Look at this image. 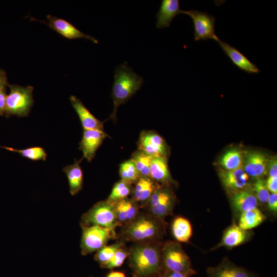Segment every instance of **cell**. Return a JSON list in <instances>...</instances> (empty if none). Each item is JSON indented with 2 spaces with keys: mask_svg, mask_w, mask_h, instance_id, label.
<instances>
[{
  "mask_svg": "<svg viewBox=\"0 0 277 277\" xmlns=\"http://www.w3.org/2000/svg\"><path fill=\"white\" fill-rule=\"evenodd\" d=\"M161 242L134 243L128 249V264L134 277H153L162 272Z\"/></svg>",
  "mask_w": 277,
  "mask_h": 277,
  "instance_id": "cell-1",
  "label": "cell"
},
{
  "mask_svg": "<svg viewBox=\"0 0 277 277\" xmlns=\"http://www.w3.org/2000/svg\"><path fill=\"white\" fill-rule=\"evenodd\" d=\"M166 227L165 221L146 212H140L133 221L122 227L117 236L125 242L134 243L160 242L165 233Z\"/></svg>",
  "mask_w": 277,
  "mask_h": 277,
  "instance_id": "cell-2",
  "label": "cell"
},
{
  "mask_svg": "<svg viewBox=\"0 0 277 277\" xmlns=\"http://www.w3.org/2000/svg\"><path fill=\"white\" fill-rule=\"evenodd\" d=\"M144 84V79L137 74L125 62L116 68L114 73V81L111 92L113 108L108 119L116 121L117 112L119 106L125 104Z\"/></svg>",
  "mask_w": 277,
  "mask_h": 277,
  "instance_id": "cell-3",
  "label": "cell"
},
{
  "mask_svg": "<svg viewBox=\"0 0 277 277\" xmlns=\"http://www.w3.org/2000/svg\"><path fill=\"white\" fill-rule=\"evenodd\" d=\"M161 251L162 272H179L189 277L197 273L180 243L167 241L162 244Z\"/></svg>",
  "mask_w": 277,
  "mask_h": 277,
  "instance_id": "cell-4",
  "label": "cell"
},
{
  "mask_svg": "<svg viewBox=\"0 0 277 277\" xmlns=\"http://www.w3.org/2000/svg\"><path fill=\"white\" fill-rule=\"evenodd\" d=\"M10 92L6 100L5 114L6 117L14 115L19 117L27 116L30 112L34 103L33 87H22L17 85H8Z\"/></svg>",
  "mask_w": 277,
  "mask_h": 277,
  "instance_id": "cell-5",
  "label": "cell"
},
{
  "mask_svg": "<svg viewBox=\"0 0 277 277\" xmlns=\"http://www.w3.org/2000/svg\"><path fill=\"white\" fill-rule=\"evenodd\" d=\"M82 228L97 226L115 230L117 226L113 203L108 199L94 204L82 216Z\"/></svg>",
  "mask_w": 277,
  "mask_h": 277,
  "instance_id": "cell-6",
  "label": "cell"
},
{
  "mask_svg": "<svg viewBox=\"0 0 277 277\" xmlns=\"http://www.w3.org/2000/svg\"><path fill=\"white\" fill-rule=\"evenodd\" d=\"M175 204V196L170 186L159 184L143 207L146 212L162 221L171 215Z\"/></svg>",
  "mask_w": 277,
  "mask_h": 277,
  "instance_id": "cell-7",
  "label": "cell"
},
{
  "mask_svg": "<svg viewBox=\"0 0 277 277\" xmlns=\"http://www.w3.org/2000/svg\"><path fill=\"white\" fill-rule=\"evenodd\" d=\"M82 228L80 247L84 255L96 252L106 245L109 241L118 239L115 231L108 228L97 226Z\"/></svg>",
  "mask_w": 277,
  "mask_h": 277,
  "instance_id": "cell-8",
  "label": "cell"
},
{
  "mask_svg": "<svg viewBox=\"0 0 277 277\" xmlns=\"http://www.w3.org/2000/svg\"><path fill=\"white\" fill-rule=\"evenodd\" d=\"M181 14L190 16L194 26V40L205 41L213 39L216 42L219 39L215 32V17L206 11L196 10H182Z\"/></svg>",
  "mask_w": 277,
  "mask_h": 277,
  "instance_id": "cell-9",
  "label": "cell"
},
{
  "mask_svg": "<svg viewBox=\"0 0 277 277\" xmlns=\"http://www.w3.org/2000/svg\"><path fill=\"white\" fill-rule=\"evenodd\" d=\"M137 149L152 157H167L169 151L164 139L157 132L152 130L141 132L137 142Z\"/></svg>",
  "mask_w": 277,
  "mask_h": 277,
  "instance_id": "cell-10",
  "label": "cell"
},
{
  "mask_svg": "<svg viewBox=\"0 0 277 277\" xmlns=\"http://www.w3.org/2000/svg\"><path fill=\"white\" fill-rule=\"evenodd\" d=\"M268 159L262 152L251 151L244 155L243 168L249 177L256 180L268 173Z\"/></svg>",
  "mask_w": 277,
  "mask_h": 277,
  "instance_id": "cell-11",
  "label": "cell"
},
{
  "mask_svg": "<svg viewBox=\"0 0 277 277\" xmlns=\"http://www.w3.org/2000/svg\"><path fill=\"white\" fill-rule=\"evenodd\" d=\"M107 137L109 136L104 130H84L83 137L79 144V149L83 152V158L91 162Z\"/></svg>",
  "mask_w": 277,
  "mask_h": 277,
  "instance_id": "cell-12",
  "label": "cell"
},
{
  "mask_svg": "<svg viewBox=\"0 0 277 277\" xmlns=\"http://www.w3.org/2000/svg\"><path fill=\"white\" fill-rule=\"evenodd\" d=\"M219 175L222 185L229 194L242 190L250 185L249 177L243 167L230 171L222 169Z\"/></svg>",
  "mask_w": 277,
  "mask_h": 277,
  "instance_id": "cell-13",
  "label": "cell"
},
{
  "mask_svg": "<svg viewBox=\"0 0 277 277\" xmlns=\"http://www.w3.org/2000/svg\"><path fill=\"white\" fill-rule=\"evenodd\" d=\"M206 271L208 277H256L253 272L226 258L217 265L208 267Z\"/></svg>",
  "mask_w": 277,
  "mask_h": 277,
  "instance_id": "cell-14",
  "label": "cell"
},
{
  "mask_svg": "<svg viewBox=\"0 0 277 277\" xmlns=\"http://www.w3.org/2000/svg\"><path fill=\"white\" fill-rule=\"evenodd\" d=\"M117 226L123 227L133 221L140 212L139 205L132 198L112 202Z\"/></svg>",
  "mask_w": 277,
  "mask_h": 277,
  "instance_id": "cell-15",
  "label": "cell"
},
{
  "mask_svg": "<svg viewBox=\"0 0 277 277\" xmlns=\"http://www.w3.org/2000/svg\"><path fill=\"white\" fill-rule=\"evenodd\" d=\"M47 17L48 19L47 25L65 37L69 39L85 38L91 41L95 44L98 43V41L96 38L81 32L69 22L50 15H48Z\"/></svg>",
  "mask_w": 277,
  "mask_h": 277,
  "instance_id": "cell-16",
  "label": "cell"
},
{
  "mask_svg": "<svg viewBox=\"0 0 277 277\" xmlns=\"http://www.w3.org/2000/svg\"><path fill=\"white\" fill-rule=\"evenodd\" d=\"M216 42L232 63L240 70L249 74H257L260 72L257 66L236 48L220 39Z\"/></svg>",
  "mask_w": 277,
  "mask_h": 277,
  "instance_id": "cell-17",
  "label": "cell"
},
{
  "mask_svg": "<svg viewBox=\"0 0 277 277\" xmlns=\"http://www.w3.org/2000/svg\"><path fill=\"white\" fill-rule=\"evenodd\" d=\"M231 205L235 213L239 215L245 211L258 208V201L251 187L230 193Z\"/></svg>",
  "mask_w": 277,
  "mask_h": 277,
  "instance_id": "cell-18",
  "label": "cell"
},
{
  "mask_svg": "<svg viewBox=\"0 0 277 277\" xmlns=\"http://www.w3.org/2000/svg\"><path fill=\"white\" fill-rule=\"evenodd\" d=\"M249 238L248 231L241 229L238 224L233 223L225 230L221 241L211 250L223 247L232 248L246 242Z\"/></svg>",
  "mask_w": 277,
  "mask_h": 277,
  "instance_id": "cell-19",
  "label": "cell"
},
{
  "mask_svg": "<svg viewBox=\"0 0 277 277\" xmlns=\"http://www.w3.org/2000/svg\"><path fill=\"white\" fill-rule=\"evenodd\" d=\"M70 101L78 115L84 130H104V122L94 116L78 98L71 95Z\"/></svg>",
  "mask_w": 277,
  "mask_h": 277,
  "instance_id": "cell-20",
  "label": "cell"
},
{
  "mask_svg": "<svg viewBox=\"0 0 277 277\" xmlns=\"http://www.w3.org/2000/svg\"><path fill=\"white\" fill-rule=\"evenodd\" d=\"M158 185L150 177H140L133 185L131 198L143 208Z\"/></svg>",
  "mask_w": 277,
  "mask_h": 277,
  "instance_id": "cell-21",
  "label": "cell"
},
{
  "mask_svg": "<svg viewBox=\"0 0 277 277\" xmlns=\"http://www.w3.org/2000/svg\"><path fill=\"white\" fill-rule=\"evenodd\" d=\"M179 0H162L160 9L157 13V28L169 27L173 18L181 14Z\"/></svg>",
  "mask_w": 277,
  "mask_h": 277,
  "instance_id": "cell-22",
  "label": "cell"
},
{
  "mask_svg": "<svg viewBox=\"0 0 277 277\" xmlns=\"http://www.w3.org/2000/svg\"><path fill=\"white\" fill-rule=\"evenodd\" d=\"M150 177L159 184L169 185L175 184L168 166L167 157H152L150 168Z\"/></svg>",
  "mask_w": 277,
  "mask_h": 277,
  "instance_id": "cell-23",
  "label": "cell"
},
{
  "mask_svg": "<svg viewBox=\"0 0 277 277\" xmlns=\"http://www.w3.org/2000/svg\"><path fill=\"white\" fill-rule=\"evenodd\" d=\"M63 170L68 179L70 194H76L82 190L83 185V173L80 162L75 159L73 164L65 166Z\"/></svg>",
  "mask_w": 277,
  "mask_h": 277,
  "instance_id": "cell-24",
  "label": "cell"
},
{
  "mask_svg": "<svg viewBox=\"0 0 277 277\" xmlns=\"http://www.w3.org/2000/svg\"><path fill=\"white\" fill-rule=\"evenodd\" d=\"M172 233L179 243H187L192 234V228L189 221L182 216L175 217L171 225Z\"/></svg>",
  "mask_w": 277,
  "mask_h": 277,
  "instance_id": "cell-25",
  "label": "cell"
},
{
  "mask_svg": "<svg viewBox=\"0 0 277 277\" xmlns=\"http://www.w3.org/2000/svg\"><path fill=\"white\" fill-rule=\"evenodd\" d=\"M266 219L264 214L256 208L241 213L238 225L241 229L248 231L259 226Z\"/></svg>",
  "mask_w": 277,
  "mask_h": 277,
  "instance_id": "cell-26",
  "label": "cell"
},
{
  "mask_svg": "<svg viewBox=\"0 0 277 277\" xmlns=\"http://www.w3.org/2000/svg\"><path fill=\"white\" fill-rule=\"evenodd\" d=\"M244 154L238 149H230L221 157L220 163L223 169L230 171L243 167Z\"/></svg>",
  "mask_w": 277,
  "mask_h": 277,
  "instance_id": "cell-27",
  "label": "cell"
},
{
  "mask_svg": "<svg viewBox=\"0 0 277 277\" xmlns=\"http://www.w3.org/2000/svg\"><path fill=\"white\" fill-rule=\"evenodd\" d=\"M152 157L145 152L136 150L132 155L133 161L140 177H150V168Z\"/></svg>",
  "mask_w": 277,
  "mask_h": 277,
  "instance_id": "cell-28",
  "label": "cell"
},
{
  "mask_svg": "<svg viewBox=\"0 0 277 277\" xmlns=\"http://www.w3.org/2000/svg\"><path fill=\"white\" fill-rule=\"evenodd\" d=\"M125 241L118 239L114 243L105 245L97 251L94 255V259L100 266L106 264L114 255L115 252L122 247L125 246Z\"/></svg>",
  "mask_w": 277,
  "mask_h": 277,
  "instance_id": "cell-29",
  "label": "cell"
},
{
  "mask_svg": "<svg viewBox=\"0 0 277 277\" xmlns=\"http://www.w3.org/2000/svg\"><path fill=\"white\" fill-rule=\"evenodd\" d=\"M10 151L18 153L22 156L32 161H46L47 154L45 149L39 146H34L23 149H16L9 147L2 146Z\"/></svg>",
  "mask_w": 277,
  "mask_h": 277,
  "instance_id": "cell-30",
  "label": "cell"
},
{
  "mask_svg": "<svg viewBox=\"0 0 277 277\" xmlns=\"http://www.w3.org/2000/svg\"><path fill=\"white\" fill-rule=\"evenodd\" d=\"M133 185H131L122 180L115 183L108 200L114 202L129 197L132 191Z\"/></svg>",
  "mask_w": 277,
  "mask_h": 277,
  "instance_id": "cell-31",
  "label": "cell"
},
{
  "mask_svg": "<svg viewBox=\"0 0 277 277\" xmlns=\"http://www.w3.org/2000/svg\"><path fill=\"white\" fill-rule=\"evenodd\" d=\"M119 174L121 180L133 185L140 177L133 161L130 159L122 163Z\"/></svg>",
  "mask_w": 277,
  "mask_h": 277,
  "instance_id": "cell-32",
  "label": "cell"
},
{
  "mask_svg": "<svg viewBox=\"0 0 277 277\" xmlns=\"http://www.w3.org/2000/svg\"><path fill=\"white\" fill-rule=\"evenodd\" d=\"M251 187L258 201L261 204L267 203L270 193L267 188L266 181L263 177L255 180L251 184Z\"/></svg>",
  "mask_w": 277,
  "mask_h": 277,
  "instance_id": "cell-33",
  "label": "cell"
},
{
  "mask_svg": "<svg viewBox=\"0 0 277 277\" xmlns=\"http://www.w3.org/2000/svg\"><path fill=\"white\" fill-rule=\"evenodd\" d=\"M128 249L124 246L115 252L113 257L106 264L101 267L109 269L119 267L122 265L125 260L128 258Z\"/></svg>",
  "mask_w": 277,
  "mask_h": 277,
  "instance_id": "cell-34",
  "label": "cell"
},
{
  "mask_svg": "<svg viewBox=\"0 0 277 277\" xmlns=\"http://www.w3.org/2000/svg\"><path fill=\"white\" fill-rule=\"evenodd\" d=\"M268 172L269 176L277 177V159L276 156L268 159Z\"/></svg>",
  "mask_w": 277,
  "mask_h": 277,
  "instance_id": "cell-35",
  "label": "cell"
},
{
  "mask_svg": "<svg viewBox=\"0 0 277 277\" xmlns=\"http://www.w3.org/2000/svg\"><path fill=\"white\" fill-rule=\"evenodd\" d=\"M267 204L269 210L276 214L277 212V193H270Z\"/></svg>",
  "mask_w": 277,
  "mask_h": 277,
  "instance_id": "cell-36",
  "label": "cell"
},
{
  "mask_svg": "<svg viewBox=\"0 0 277 277\" xmlns=\"http://www.w3.org/2000/svg\"><path fill=\"white\" fill-rule=\"evenodd\" d=\"M265 181L269 192L271 193H277V177L268 176Z\"/></svg>",
  "mask_w": 277,
  "mask_h": 277,
  "instance_id": "cell-37",
  "label": "cell"
},
{
  "mask_svg": "<svg viewBox=\"0 0 277 277\" xmlns=\"http://www.w3.org/2000/svg\"><path fill=\"white\" fill-rule=\"evenodd\" d=\"M8 85L6 72L0 69V91H6Z\"/></svg>",
  "mask_w": 277,
  "mask_h": 277,
  "instance_id": "cell-38",
  "label": "cell"
},
{
  "mask_svg": "<svg viewBox=\"0 0 277 277\" xmlns=\"http://www.w3.org/2000/svg\"><path fill=\"white\" fill-rule=\"evenodd\" d=\"M6 91H0V115H3L5 112L6 100L7 94Z\"/></svg>",
  "mask_w": 277,
  "mask_h": 277,
  "instance_id": "cell-39",
  "label": "cell"
},
{
  "mask_svg": "<svg viewBox=\"0 0 277 277\" xmlns=\"http://www.w3.org/2000/svg\"><path fill=\"white\" fill-rule=\"evenodd\" d=\"M160 275L163 277H189L184 274L174 272H162Z\"/></svg>",
  "mask_w": 277,
  "mask_h": 277,
  "instance_id": "cell-40",
  "label": "cell"
},
{
  "mask_svg": "<svg viewBox=\"0 0 277 277\" xmlns=\"http://www.w3.org/2000/svg\"><path fill=\"white\" fill-rule=\"evenodd\" d=\"M106 277H126L125 274L121 271H111Z\"/></svg>",
  "mask_w": 277,
  "mask_h": 277,
  "instance_id": "cell-41",
  "label": "cell"
},
{
  "mask_svg": "<svg viewBox=\"0 0 277 277\" xmlns=\"http://www.w3.org/2000/svg\"><path fill=\"white\" fill-rule=\"evenodd\" d=\"M153 277H160L159 275L153 276Z\"/></svg>",
  "mask_w": 277,
  "mask_h": 277,
  "instance_id": "cell-42",
  "label": "cell"
}]
</instances>
